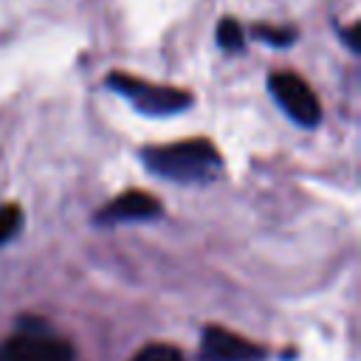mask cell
<instances>
[{"mask_svg":"<svg viewBox=\"0 0 361 361\" xmlns=\"http://www.w3.org/2000/svg\"><path fill=\"white\" fill-rule=\"evenodd\" d=\"M130 361H183V355L175 344H147Z\"/></svg>","mask_w":361,"mask_h":361,"instance_id":"8","label":"cell"},{"mask_svg":"<svg viewBox=\"0 0 361 361\" xmlns=\"http://www.w3.org/2000/svg\"><path fill=\"white\" fill-rule=\"evenodd\" d=\"M20 223H23V212H20V206H14V203H3V206H0V243L11 240V237L17 234V228H20Z\"/></svg>","mask_w":361,"mask_h":361,"instance_id":"9","label":"cell"},{"mask_svg":"<svg viewBox=\"0 0 361 361\" xmlns=\"http://www.w3.org/2000/svg\"><path fill=\"white\" fill-rule=\"evenodd\" d=\"M217 42L226 48V51H240L243 42H245V34L240 28V23L234 17H226L217 23Z\"/></svg>","mask_w":361,"mask_h":361,"instance_id":"7","label":"cell"},{"mask_svg":"<svg viewBox=\"0 0 361 361\" xmlns=\"http://www.w3.org/2000/svg\"><path fill=\"white\" fill-rule=\"evenodd\" d=\"M73 353L68 341L51 336L45 324L23 327L0 347V361H71Z\"/></svg>","mask_w":361,"mask_h":361,"instance_id":"3","label":"cell"},{"mask_svg":"<svg viewBox=\"0 0 361 361\" xmlns=\"http://www.w3.org/2000/svg\"><path fill=\"white\" fill-rule=\"evenodd\" d=\"M251 34L259 37V39H265V42H274V45H288L296 37L290 28H276V25H254Z\"/></svg>","mask_w":361,"mask_h":361,"instance_id":"10","label":"cell"},{"mask_svg":"<svg viewBox=\"0 0 361 361\" xmlns=\"http://www.w3.org/2000/svg\"><path fill=\"white\" fill-rule=\"evenodd\" d=\"M107 85L113 90H118L121 96H127L138 110H144L149 116H169V113L189 107V102H192V96L180 87L152 85V82H144V79L130 76V73H110Z\"/></svg>","mask_w":361,"mask_h":361,"instance_id":"2","label":"cell"},{"mask_svg":"<svg viewBox=\"0 0 361 361\" xmlns=\"http://www.w3.org/2000/svg\"><path fill=\"white\" fill-rule=\"evenodd\" d=\"M265 350L226 327H206L203 358L206 361H259Z\"/></svg>","mask_w":361,"mask_h":361,"instance_id":"5","label":"cell"},{"mask_svg":"<svg viewBox=\"0 0 361 361\" xmlns=\"http://www.w3.org/2000/svg\"><path fill=\"white\" fill-rule=\"evenodd\" d=\"M268 87L271 93L276 96L279 107L299 124L305 127H313L319 124L322 118V104L316 99V93L307 87V82L296 73H288V71H279V73H271L268 76Z\"/></svg>","mask_w":361,"mask_h":361,"instance_id":"4","label":"cell"},{"mask_svg":"<svg viewBox=\"0 0 361 361\" xmlns=\"http://www.w3.org/2000/svg\"><path fill=\"white\" fill-rule=\"evenodd\" d=\"M158 212H161L158 197H152L147 192H138V189H130V192L118 195L116 200H110L96 214V220L99 223H130V220H149Z\"/></svg>","mask_w":361,"mask_h":361,"instance_id":"6","label":"cell"},{"mask_svg":"<svg viewBox=\"0 0 361 361\" xmlns=\"http://www.w3.org/2000/svg\"><path fill=\"white\" fill-rule=\"evenodd\" d=\"M144 164L149 172L161 178L178 180V183H203L220 172L223 158L212 141L192 138V141H180L169 147L144 149Z\"/></svg>","mask_w":361,"mask_h":361,"instance_id":"1","label":"cell"}]
</instances>
